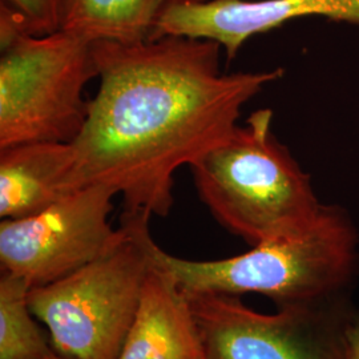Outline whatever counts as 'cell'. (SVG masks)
<instances>
[{
    "label": "cell",
    "mask_w": 359,
    "mask_h": 359,
    "mask_svg": "<svg viewBox=\"0 0 359 359\" xmlns=\"http://www.w3.org/2000/svg\"><path fill=\"white\" fill-rule=\"evenodd\" d=\"M221 46L163 35L95 41L99 88L72 144L79 188L105 185L124 212L167 217L173 176L231 136L246 104L283 68L224 74Z\"/></svg>",
    "instance_id": "1"
},
{
    "label": "cell",
    "mask_w": 359,
    "mask_h": 359,
    "mask_svg": "<svg viewBox=\"0 0 359 359\" xmlns=\"http://www.w3.org/2000/svg\"><path fill=\"white\" fill-rule=\"evenodd\" d=\"M273 117L269 108L257 109L191 165L208 210L250 246L306 233L325 205L310 175L276 137Z\"/></svg>",
    "instance_id": "2"
},
{
    "label": "cell",
    "mask_w": 359,
    "mask_h": 359,
    "mask_svg": "<svg viewBox=\"0 0 359 359\" xmlns=\"http://www.w3.org/2000/svg\"><path fill=\"white\" fill-rule=\"evenodd\" d=\"M154 256L185 294L270 298L277 309L345 298L359 266V233L346 209L323 205L306 233L252 246L238 256L194 261L172 256L154 243Z\"/></svg>",
    "instance_id": "3"
},
{
    "label": "cell",
    "mask_w": 359,
    "mask_h": 359,
    "mask_svg": "<svg viewBox=\"0 0 359 359\" xmlns=\"http://www.w3.org/2000/svg\"><path fill=\"white\" fill-rule=\"evenodd\" d=\"M149 218L124 212L120 237L105 253L65 278L31 287L29 308L63 357H120L154 266Z\"/></svg>",
    "instance_id": "4"
},
{
    "label": "cell",
    "mask_w": 359,
    "mask_h": 359,
    "mask_svg": "<svg viewBox=\"0 0 359 359\" xmlns=\"http://www.w3.org/2000/svg\"><path fill=\"white\" fill-rule=\"evenodd\" d=\"M97 77L93 43L59 29L29 35L0 13V149L22 142H72Z\"/></svg>",
    "instance_id": "5"
},
{
    "label": "cell",
    "mask_w": 359,
    "mask_h": 359,
    "mask_svg": "<svg viewBox=\"0 0 359 359\" xmlns=\"http://www.w3.org/2000/svg\"><path fill=\"white\" fill-rule=\"evenodd\" d=\"M188 297L206 359H348L347 327L354 313L347 297L274 314L248 308L236 295Z\"/></svg>",
    "instance_id": "6"
},
{
    "label": "cell",
    "mask_w": 359,
    "mask_h": 359,
    "mask_svg": "<svg viewBox=\"0 0 359 359\" xmlns=\"http://www.w3.org/2000/svg\"><path fill=\"white\" fill-rule=\"evenodd\" d=\"M115 196L109 187L88 185L36 215L1 219V271L36 287L102 256L120 237V226L114 229L109 222Z\"/></svg>",
    "instance_id": "7"
},
{
    "label": "cell",
    "mask_w": 359,
    "mask_h": 359,
    "mask_svg": "<svg viewBox=\"0 0 359 359\" xmlns=\"http://www.w3.org/2000/svg\"><path fill=\"white\" fill-rule=\"evenodd\" d=\"M311 16L359 26V0L172 1L161 13L154 38L176 35L216 41L229 63L249 39Z\"/></svg>",
    "instance_id": "8"
},
{
    "label": "cell",
    "mask_w": 359,
    "mask_h": 359,
    "mask_svg": "<svg viewBox=\"0 0 359 359\" xmlns=\"http://www.w3.org/2000/svg\"><path fill=\"white\" fill-rule=\"evenodd\" d=\"M118 359H206L189 297L154 256Z\"/></svg>",
    "instance_id": "9"
},
{
    "label": "cell",
    "mask_w": 359,
    "mask_h": 359,
    "mask_svg": "<svg viewBox=\"0 0 359 359\" xmlns=\"http://www.w3.org/2000/svg\"><path fill=\"white\" fill-rule=\"evenodd\" d=\"M71 142H32L0 149V217L36 215L77 187Z\"/></svg>",
    "instance_id": "10"
},
{
    "label": "cell",
    "mask_w": 359,
    "mask_h": 359,
    "mask_svg": "<svg viewBox=\"0 0 359 359\" xmlns=\"http://www.w3.org/2000/svg\"><path fill=\"white\" fill-rule=\"evenodd\" d=\"M175 0H65L62 28L95 41L133 44L152 38Z\"/></svg>",
    "instance_id": "11"
},
{
    "label": "cell",
    "mask_w": 359,
    "mask_h": 359,
    "mask_svg": "<svg viewBox=\"0 0 359 359\" xmlns=\"http://www.w3.org/2000/svg\"><path fill=\"white\" fill-rule=\"evenodd\" d=\"M31 285L22 277H0V359H51L59 353L40 333L29 308Z\"/></svg>",
    "instance_id": "12"
},
{
    "label": "cell",
    "mask_w": 359,
    "mask_h": 359,
    "mask_svg": "<svg viewBox=\"0 0 359 359\" xmlns=\"http://www.w3.org/2000/svg\"><path fill=\"white\" fill-rule=\"evenodd\" d=\"M65 0H0V13L29 35H48L62 28Z\"/></svg>",
    "instance_id": "13"
},
{
    "label": "cell",
    "mask_w": 359,
    "mask_h": 359,
    "mask_svg": "<svg viewBox=\"0 0 359 359\" xmlns=\"http://www.w3.org/2000/svg\"><path fill=\"white\" fill-rule=\"evenodd\" d=\"M348 359H359V316L354 314L347 327Z\"/></svg>",
    "instance_id": "14"
},
{
    "label": "cell",
    "mask_w": 359,
    "mask_h": 359,
    "mask_svg": "<svg viewBox=\"0 0 359 359\" xmlns=\"http://www.w3.org/2000/svg\"><path fill=\"white\" fill-rule=\"evenodd\" d=\"M51 359H69V358H67V357H63V355H62V354H57V355H56V357H53V358H51Z\"/></svg>",
    "instance_id": "15"
},
{
    "label": "cell",
    "mask_w": 359,
    "mask_h": 359,
    "mask_svg": "<svg viewBox=\"0 0 359 359\" xmlns=\"http://www.w3.org/2000/svg\"><path fill=\"white\" fill-rule=\"evenodd\" d=\"M175 1H204V0H175Z\"/></svg>",
    "instance_id": "16"
}]
</instances>
